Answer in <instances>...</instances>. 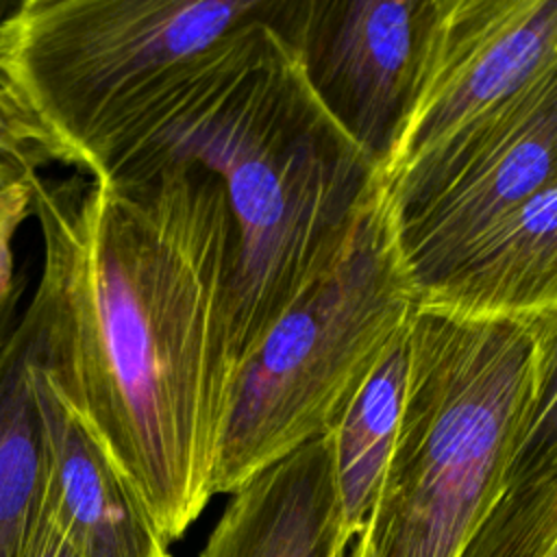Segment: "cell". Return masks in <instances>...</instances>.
I'll return each mask as SVG.
<instances>
[{"label": "cell", "mask_w": 557, "mask_h": 557, "mask_svg": "<svg viewBox=\"0 0 557 557\" xmlns=\"http://www.w3.org/2000/svg\"><path fill=\"white\" fill-rule=\"evenodd\" d=\"M416 307L396 205L379 176L335 261L239 363L213 496L324 435Z\"/></svg>", "instance_id": "5b68a950"}, {"label": "cell", "mask_w": 557, "mask_h": 557, "mask_svg": "<svg viewBox=\"0 0 557 557\" xmlns=\"http://www.w3.org/2000/svg\"><path fill=\"white\" fill-rule=\"evenodd\" d=\"M346 557H348V555H346Z\"/></svg>", "instance_id": "7402d4cb"}, {"label": "cell", "mask_w": 557, "mask_h": 557, "mask_svg": "<svg viewBox=\"0 0 557 557\" xmlns=\"http://www.w3.org/2000/svg\"><path fill=\"white\" fill-rule=\"evenodd\" d=\"M352 540L324 433L239 485L200 557H346Z\"/></svg>", "instance_id": "9c48e42d"}, {"label": "cell", "mask_w": 557, "mask_h": 557, "mask_svg": "<svg viewBox=\"0 0 557 557\" xmlns=\"http://www.w3.org/2000/svg\"><path fill=\"white\" fill-rule=\"evenodd\" d=\"M26 557H76L70 542L57 531V527L48 520L44 509Z\"/></svg>", "instance_id": "ac0fdd59"}, {"label": "cell", "mask_w": 557, "mask_h": 557, "mask_svg": "<svg viewBox=\"0 0 557 557\" xmlns=\"http://www.w3.org/2000/svg\"><path fill=\"white\" fill-rule=\"evenodd\" d=\"M41 272L22 311L37 372L168 542L213 496L237 363L235 224L215 174L37 176Z\"/></svg>", "instance_id": "6da1fadb"}, {"label": "cell", "mask_w": 557, "mask_h": 557, "mask_svg": "<svg viewBox=\"0 0 557 557\" xmlns=\"http://www.w3.org/2000/svg\"><path fill=\"white\" fill-rule=\"evenodd\" d=\"M39 172L0 185V309L15 294V261L13 239L20 226L33 218V191Z\"/></svg>", "instance_id": "e0dca14e"}, {"label": "cell", "mask_w": 557, "mask_h": 557, "mask_svg": "<svg viewBox=\"0 0 557 557\" xmlns=\"http://www.w3.org/2000/svg\"><path fill=\"white\" fill-rule=\"evenodd\" d=\"M542 318L416 307L396 442L363 527L376 557H457L507 487L540 379Z\"/></svg>", "instance_id": "277c9868"}, {"label": "cell", "mask_w": 557, "mask_h": 557, "mask_svg": "<svg viewBox=\"0 0 557 557\" xmlns=\"http://www.w3.org/2000/svg\"><path fill=\"white\" fill-rule=\"evenodd\" d=\"M557 181V63L389 189L418 294L522 202Z\"/></svg>", "instance_id": "8992f818"}, {"label": "cell", "mask_w": 557, "mask_h": 557, "mask_svg": "<svg viewBox=\"0 0 557 557\" xmlns=\"http://www.w3.org/2000/svg\"><path fill=\"white\" fill-rule=\"evenodd\" d=\"M0 309V557H26L41 518L50 435L28 331Z\"/></svg>", "instance_id": "7c38bea8"}, {"label": "cell", "mask_w": 557, "mask_h": 557, "mask_svg": "<svg viewBox=\"0 0 557 557\" xmlns=\"http://www.w3.org/2000/svg\"><path fill=\"white\" fill-rule=\"evenodd\" d=\"M553 63L557 0H433L383 183H398Z\"/></svg>", "instance_id": "52a82bcc"}, {"label": "cell", "mask_w": 557, "mask_h": 557, "mask_svg": "<svg viewBox=\"0 0 557 557\" xmlns=\"http://www.w3.org/2000/svg\"><path fill=\"white\" fill-rule=\"evenodd\" d=\"M407 331L409 324L326 431L350 535H357L370 518L396 442L407 383Z\"/></svg>", "instance_id": "4fadbf2b"}, {"label": "cell", "mask_w": 557, "mask_h": 557, "mask_svg": "<svg viewBox=\"0 0 557 557\" xmlns=\"http://www.w3.org/2000/svg\"><path fill=\"white\" fill-rule=\"evenodd\" d=\"M278 15L239 28L211 54L174 120L117 178H148L170 163L220 178L237 244V368L335 261L379 181L313 91L298 50L276 28Z\"/></svg>", "instance_id": "7a4b0ae2"}, {"label": "cell", "mask_w": 557, "mask_h": 557, "mask_svg": "<svg viewBox=\"0 0 557 557\" xmlns=\"http://www.w3.org/2000/svg\"><path fill=\"white\" fill-rule=\"evenodd\" d=\"M15 2H2L0 0V111H28V107L24 104L22 96L17 94L13 78L9 74L7 61H4V52H2V24L9 15V11L13 9Z\"/></svg>", "instance_id": "d6986e66"}, {"label": "cell", "mask_w": 557, "mask_h": 557, "mask_svg": "<svg viewBox=\"0 0 557 557\" xmlns=\"http://www.w3.org/2000/svg\"><path fill=\"white\" fill-rule=\"evenodd\" d=\"M50 161L61 154L33 113L0 111V183L35 174Z\"/></svg>", "instance_id": "2e32d148"}, {"label": "cell", "mask_w": 557, "mask_h": 557, "mask_svg": "<svg viewBox=\"0 0 557 557\" xmlns=\"http://www.w3.org/2000/svg\"><path fill=\"white\" fill-rule=\"evenodd\" d=\"M433 0H283L276 28L376 170L409 102Z\"/></svg>", "instance_id": "ba28073f"}, {"label": "cell", "mask_w": 557, "mask_h": 557, "mask_svg": "<svg viewBox=\"0 0 557 557\" xmlns=\"http://www.w3.org/2000/svg\"><path fill=\"white\" fill-rule=\"evenodd\" d=\"M283 0H20L2 24L17 94L85 176H124L181 111L211 54Z\"/></svg>", "instance_id": "3957f363"}, {"label": "cell", "mask_w": 557, "mask_h": 557, "mask_svg": "<svg viewBox=\"0 0 557 557\" xmlns=\"http://www.w3.org/2000/svg\"><path fill=\"white\" fill-rule=\"evenodd\" d=\"M457 557H557V466L507 485Z\"/></svg>", "instance_id": "5bb4252c"}, {"label": "cell", "mask_w": 557, "mask_h": 557, "mask_svg": "<svg viewBox=\"0 0 557 557\" xmlns=\"http://www.w3.org/2000/svg\"><path fill=\"white\" fill-rule=\"evenodd\" d=\"M9 183H11V181H9ZM0 185H2V183H0Z\"/></svg>", "instance_id": "44dd1931"}, {"label": "cell", "mask_w": 557, "mask_h": 557, "mask_svg": "<svg viewBox=\"0 0 557 557\" xmlns=\"http://www.w3.org/2000/svg\"><path fill=\"white\" fill-rule=\"evenodd\" d=\"M44 389L50 435L44 496L48 520L76 557H170V542L133 485L46 383Z\"/></svg>", "instance_id": "30bf717a"}, {"label": "cell", "mask_w": 557, "mask_h": 557, "mask_svg": "<svg viewBox=\"0 0 557 557\" xmlns=\"http://www.w3.org/2000/svg\"><path fill=\"white\" fill-rule=\"evenodd\" d=\"M418 307L459 318L557 315V181L487 231Z\"/></svg>", "instance_id": "8fae6325"}, {"label": "cell", "mask_w": 557, "mask_h": 557, "mask_svg": "<svg viewBox=\"0 0 557 557\" xmlns=\"http://www.w3.org/2000/svg\"><path fill=\"white\" fill-rule=\"evenodd\" d=\"M348 557H376L374 548H372V542H370V537L363 529L355 535V540L348 548Z\"/></svg>", "instance_id": "ffe728a7"}, {"label": "cell", "mask_w": 557, "mask_h": 557, "mask_svg": "<svg viewBox=\"0 0 557 557\" xmlns=\"http://www.w3.org/2000/svg\"><path fill=\"white\" fill-rule=\"evenodd\" d=\"M557 466V315L542 318V359L535 400L511 461L507 485Z\"/></svg>", "instance_id": "9a60e30c"}]
</instances>
